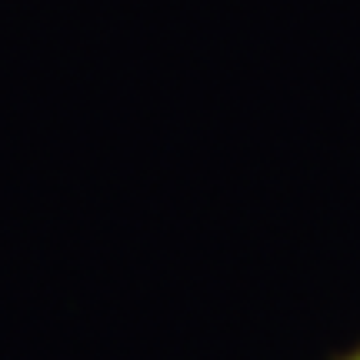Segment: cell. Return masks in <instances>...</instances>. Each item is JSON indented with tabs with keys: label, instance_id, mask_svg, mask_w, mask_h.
<instances>
[{
	"label": "cell",
	"instance_id": "1",
	"mask_svg": "<svg viewBox=\"0 0 360 360\" xmlns=\"http://www.w3.org/2000/svg\"><path fill=\"white\" fill-rule=\"evenodd\" d=\"M347 360H360V354H354V357H347Z\"/></svg>",
	"mask_w": 360,
	"mask_h": 360
}]
</instances>
